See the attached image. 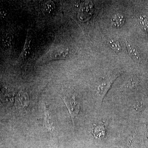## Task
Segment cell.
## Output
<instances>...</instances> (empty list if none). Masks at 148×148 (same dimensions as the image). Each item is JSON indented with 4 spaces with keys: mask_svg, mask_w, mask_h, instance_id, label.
Here are the masks:
<instances>
[{
    "mask_svg": "<svg viewBox=\"0 0 148 148\" xmlns=\"http://www.w3.org/2000/svg\"><path fill=\"white\" fill-rule=\"evenodd\" d=\"M71 117L74 126L75 120L80 110V102L75 95H64L62 98Z\"/></svg>",
    "mask_w": 148,
    "mask_h": 148,
    "instance_id": "1",
    "label": "cell"
},
{
    "mask_svg": "<svg viewBox=\"0 0 148 148\" xmlns=\"http://www.w3.org/2000/svg\"><path fill=\"white\" fill-rule=\"evenodd\" d=\"M69 55V49L63 47L54 48L49 51V54L50 58L55 60L66 59Z\"/></svg>",
    "mask_w": 148,
    "mask_h": 148,
    "instance_id": "2",
    "label": "cell"
},
{
    "mask_svg": "<svg viewBox=\"0 0 148 148\" xmlns=\"http://www.w3.org/2000/svg\"><path fill=\"white\" fill-rule=\"evenodd\" d=\"M32 39V37L30 34V32H28L24 47L23 48L21 53V57L23 59H26L30 53V46H31Z\"/></svg>",
    "mask_w": 148,
    "mask_h": 148,
    "instance_id": "3",
    "label": "cell"
},
{
    "mask_svg": "<svg viewBox=\"0 0 148 148\" xmlns=\"http://www.w3.org/2000/svg\"><path fill=\"white\" fill-rule=\"evenodd\" d=\"M125 19L121 14H117L112 16L111 19V23L114 27L120 28L124 24Z\"/></svg>",
    "mask_w": 148,
    "mask_h": 148,
    "instance_id": "4",
    "label": "cell"
},
{
    "mask_svg": "<svg viewBox=\"0 0 148 148\" xmlns=\"http://www.w3.org/2000/svg\"><path fill=\"white\" fill-rule=\"evenodd\" d=\"M128 53L130 57L137 62H140L141 58L140 54L137 49L135 47L130 45L127 41L125 42Z\"/></svg>",
    "mask_w": 148,
    "mask_h": 148,
    "instance_id": "5",
    "label": "cell"
},
{
    "mask_svg": "<svg viewBox=\"0 0 148 148\" xmlns=\"http://www.w3.org/2000/svg\"><path fill=\"white\" fill-rule=\"evenodd\" d=\"M45 127L49 131L52 132L53 130V122L51 118V116L49 114V111L47 106H46L45 111Z\"/></svg>",
    "mask_w": 148,
    "mask_h": 148,
    "instance_id": "6",
    "label": "cell"
},
{
    "mask_svg": "<svg viewBox=\"0 0 148 148\" xmlns=\"http://www.w3.org/2000/svg\"><path fill=\"white\" fill-rule=\"evenodd\" d=\"M108 43L110 46L111 48L116 52H121V47L119 42L117 40H109Z\"/></svg>",
    "mask_w": 148,
    "mask_h": 148,
    "instance_id": "7",
    "label": "cell"
},
{
    "mask_svg": "<svg viewBox=\"0 0 148 148\" xmlns=\"http://www.w3.org/2000/svg\"><path fill=\"white\" fill-rule=\"evenodd\" d=\"M55 8V5L53 1H49L45 3L43 7V10L46 13H51Z\"/></svg>",
    "mask_w": 148,
    "mask_h": 148,
    "instance_id": "8",
    "label": "cell"
},
{
    "mask_svg": "<svg viewBox=\"0 0 148 148\" xmlns=\"http://www.w3.org/2000/svg\"><path fill=\"white\" fill-rule=\"evenodd\" d=\"M12 38L10 35L7 34L3 38V44L4 47L9 48L11 45Z\"/></svg>",
    "mask_w": 148,
    "mask_h": 148,
    "instance_id": "9",
    "label": "cell"
},
{
    "mask_svg": "<svg viewBox=\"0 0 148 148\" xmlns=\"http://www.w3.org/2000/svg\"><path fill=\"white\" fill-rule=\"evenodd\" d=\"M140 23L143 27H145V29H147L148 27L147 21V19L144 16H141L140 18Z\"/></svg>",
    "mask_w": 148,
    "mask_h": 148,
    "instance_id": "10",
    "label": "cell"
},
{
    "mask_svg": "<svg viewBox=\"0 0 148 148\" xmlns=\"http://www.w3.org/2000/svg\"><path fill=\"white\" fill-rule=\"evenodd\" d=\"M134 108L137 111L140 110L143 108L142 103L141 102H138V103H136L134 106Z\"/></svg>",
    "mask_w": 148,
    "mask_h": 148,
    "instance_id": "11",
    "label": "cell"
},
{
    "mask_svg": "<svg viewBox=\"0 0 148 148\" xmlns=\"http://www.w3.org/2000/svg\"><path fill=\"white\" fill-rule=\"evenodd\" d=\"M6 15V12L5 10L0 6V18H3Z\"/></svg>",
    "mask_w": 148,
    "mask_h": 148,
    "instance_id": "12",
    "label": "cell"
}]
</instances>
